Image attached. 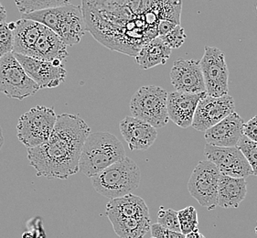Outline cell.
I'll use <instances>...</instances> for the list:
<instances>
[{
  "label": "cell",
  "instance_id": "1",
  "mask_svg": "<svg viewBox=\"0 0 257 238\" xmlns=\"http://www.w3.org/2000/svg\"><path fill=\"white\" fill-rule=\"evenodd\" d=\"M92 133L90 127L77 114L57 115L56 123L46 143L27 149L30 165L37 176L66 180L79 171L82 146Z\"/></svg>",
  "mask_w": 257,
  "mask_h": 238
},
{
  "label": "cell",
  "instance_id": "2",
  "mask_svg": "<svg viewBox=\"0 0 257 238\" xmlns=\"http://www.w3.org/2000/svg\"><path fill=\"white\" fill-rule=\"evenodd\" d=\"M125 157V150L117 137L109 132H92L82 146L79 171L93 178Z\"/></svg>",
  "mask_w": 257,
  "mask_h": 238
},
{
  "label": "cell",
  "instance_id": "3",
  "mask_svg": "<svg viewBox=\"0 0 257 238\" xmlns=\"http://www.w3.org/2000/svg\"><path fill=\"white\" fill-rule=\"evenodd\" d=\"M140 181L139 165L125 157L93 176L92 185L97 193L113 200L131 194L139 188Z\"/></svg>",
  "mask_w": 257,
  "mask_h": 238
},
{
  "label": "cell",
  "instance_id": "4",
  "mask_svg": "<svg viewBox=\"0 0 257 238\" xmlns=\"http://www.w3.org/2000/svg\"><path fill=\"white\" fill-rule=\"evenodd\" d=\"M168 94L169 93L160 86L140 87L130 101L132 116L152 126L156 130L164 128L169 122Z\"/></svg>",
  "mask_w": 257,
  "mask_h": 238
},
{
  "label": "cell",
  "instance_id": "5",
  "mask_svg": "<svg viewBox=\"0 0 257 238\" xmlns=\"http://www.w3.org/2000/svg\"><path fill=\"white\" fill-rule=\"evenodd\" d=\"M53 108L37 105L21 115L17 125V137L27 149L46 143L56 123Z\"/></svg>",
  "mask_w": 257,
  "mask_h": 238
},
{
  "label": "cell",
  "instance_id": "6",
  "mask_svg": "<svg viewBox=\"0 0 257 238\" xmlns=\"http://www.w3.org/2000/svg\"><path fill=\"white\" fill-rule=\"evenodd\" d=\"M40 90L27 74L13 52L0 58V93L9 98L23 100Z\"/></svg>",
  "mask_w": 257,
  "mask_h": 238
},
{
  "label": "cell",
  "instance_id": "7",
  "mask_svg": "<svg viewBox=\"0 0 257 238\" xmlns=\"http://www.w3.org/2000/svg\"><path fill=\"white\" fill-rule=\"evenodd\" d=\"M220 176L216 167L207 160L200 161L192 171L188 190L202 207L208 210L216 208Z\"/></svg>",
  "mask_w": 257,
  "mask_h": 238
},
{
  "label": "cell",
  "instance_id": "8",
  "mask_svg": "<svg viewBox=\"0 0 257 238\" xmlns=\"http://www.w3.org/2000/svg\"><path fill=\"white\" fill-rule=\"evenodd\" d=\"M200 63L206 93L213 97L227 95L229 92V70L224 53L216 47H204V54Z\"/></svg>",
  "mask_w": 257,
  "mask_h": 238
},
{
  "label": "cell",
  "instance_id": "9",
  "mask_svg": "<svg viewBox=\"0 0 257 238\" xmlns=\"http://www.w3.org/2000/svg\"><path fill=\"white\" fill-rule=\"evenodd\" d=\"M204 156L207 161L216 167L221 175L242 179L252 175L251 166L236 147L219 148L206 144Z\"/></svg>",
  "mask_w": 257,
  "mask_h": 238
},
{
  "label": "cell",
  "instance_id": "10",
  "mask_svg": "<svg viewBox=\"0 0 257 238\" xmlns=\"http://www.w3.org/2000/svg\"><path fill=\"white\" fill-rule=\"evenodd\" d=\"M235 110L234 100L231 95L213 97L206 93L199 102L191 127L198 131H204L221 122Z\"/></svg>",
  "mask_w": 257,
  "mask_h": 238
},
{
  "label": "cell",
  "instance_id": "11",
  "mask_svg": "<svg viewBox=\"0 0 257 238\" xmlns=\"http://www.w3.org/2000/svg\"><path fill=\"white\" fill-rule=\"evenodd\" d=\"M170 82L176 92L192 94L206 93L201 63L197 60L179 58L173 62Z\"/></svg>",
  "mask_w": 257,
  "mask_h": 238
},
{
  "label": "cell",
  "instance_id": "12",
  "mask_svg": "<svg viewBox=\"0 0 257 238\" xmlns=\"http://www.w3.org/2000/svg\"><path fill=\"white\" fill-rule=\"evenodd\" d=\"M27 74L40 89L55 88L65 81L67 72L64 66L56 67L52 62L13 53Z\"/></svg>",
  "mask_w": 257,
  "mask_h": 238
},
{
  "label": "cell",
  "instance_id": "13",
  "mask_svg": "<svg viewBox=\"0 0 257 238\" xmlns=\"http://www.w3.org/2000/svg\"><path fill=\"white\" fill-rule=\"evenodd\" d=\"M244 121L235 111L218 124L206 130L204 134L207 144L219 148L236 147L242 138Z\"/></svg>",
  "mask_w": 257,
  "mask_h": 238
},
{
  "label": "cell",
  "instance_id": "14",
  "mask_svg": "<svg viewBox=\"0 0 257 238\" xmlns=\"http://www.w3.org/2000/svg\"><path fill=\"white\" fill-rule=\"evenodd\" d=\"M205 95L206 93L192 94L176 91L169 93L167 100L169 119L180 128H189L192 125L199 102Z\"/></svg>",
  "mask_w": 257,
  "mask_h": 238
},
{
  "label": "cell",
  "instance_id": "15",
  "mask_svg": "<svg viewBox=\"0 0 257 238\" xmlns=\"http://www.w3.org/2000/svg\"><path fill=\"white\" fill-rule=\"evenodd\" d=\"M85 21L80 6H62V13L56 33L66 46H72L81 42L85 34Z\"/></svg>",
  "mask_w": 257,
  "mask_h": 238
},
{
  "label": "cell",
  "instance_id": "16",
  "mask_svg": "<svg viewBox=\"0 0 257 238\" xmlns=\"http://www.w3.org/2000/svg\"><path fill=\"white\" fill-rule=\"evenodd\" d=\"M119 130L130 150H148L158 137L157 130L152 126L129 115L120 121Z\"/></svg>",
  "mask_w": 257,
  "mask_h": 238
},
{
  "label": "cell",
  "instance_id": "17",
  "mask_svg": "<svg viewBox=\"0 0 257 238\" xmlns=\"http://www.w3.org/2000/svg\"><path fill=\"white\" fill-rule=\"evenodd\" d=\"M105 212L110 221L124 218L150 217L146 202L133 193L110 200L106 204Z\"/></svg>",
  "mask_w": 257,
  "mask_h": 238
},
{
  "label": "cell",
  "instance_id": "18",
  "mask_svg": "<svg viewBox=\"0 0 257 238\" xmlns=\"http://www.w3.org/2000/svg\"><path fill=\"white\" fill-rule=\"evenodd\" d=\"M67 56V46L55 32L43 26L31 57L46 62L58 60L63 62Z\"/></svg>",
  "mask_w": 257,
  "mask_h": 238
},
{
  "label": "cell",
  "instance_id": "19",
  "mask_svg": "<svg viewBox=\"0 0 257 238\" xmlns=\"http://www.w3.org/2000/svg\"><path fill=\"white\" fill-rule=\"evenodd\" d=\"M15 29L13 31V53L31 57L43 25L24 19L15 21Z\"/></svg>",
  "mask_w": 257,
  "mask_h": 238
},
{
  "label": "cell",
  "instance_id": "20",
  "mask_svg": "<svg viewBox=\"0 0 257 238\" xmlns=\"http://www.w3.org/2000/svg\"><path fill=\"white\" fill-rule=\"evenodd\" d=\"M247 182L242 178L221 175L220 176L217 196V206L224 209L238 208L245 199Z\"/></svg>",
  "mask_w": 257,
  "mask_h": 238
},
{
  "label": "cell",
  "instance_id": "21",
  "mask_svg": "<svg viewBox=\"0 0 257 238\" xmlns=\"http://www.w3.org/2000/svg\"><path fill=\"white\" fill-rule=\"evenodd\" d=\"M171 49L167 46L160 37L147 42L136 55V62L139 67L148 70L157 65H164L170 59Z\"/></svg>",
  "mask_w": 257,
  "mask_h": 238
},
{
  "label": "cell",
  "instance_id": "22",
  "mask_svg": "<svg viewBox=\"0 0 257 238\" xmlns=\"http://www.w3.org/2000/svg\"><path fill=\"white\" fill-rule=\"evenodd\" d=\"M120 238H144L150 231V217L124 218L110 221Z\"/></svg>",
  "mask_w": 257,
  "mask_h": 238
},
{
  "label": "cell",
  "instance_id": "23",
  "mask_svg": "<svg viewBox=\"0 0 257 238\" xmlns=\"http://www.w3.org/2000/svg\"><path fill=\"white\" fill-rule=\"evenodd\" d=\"M70 3L71 2L65 1V0H33V1L17 0L15 1L16 6L19 11H21L22 13V15H28L38 11L62 7Z\"/></svg>",
  "mask_w": 257,
  "mask_h": 238
},
{
  "label": "cell",
  "instance_id": "24",
  "mask_svg": "<svg viewBox=\"0 0 257 238\" xmlns=\"http://www.w3.org/2000/svg\"><path fill=\"white\" fill-rule=\"evenodd\" d=\"M180 232L184 235L198 231V212L193 206H188L178 212Z\"/></svg>",
  "mask_w": 257,
  "mask_h": 238
},
{
  "label": "cell",
  "instance_id": "25",
  "mask_svg": "<svg viewBox=\"0 0 257 238\" xmlns=\"http://www.w3.org/2000/svg\"><path fill=\"white\" fill-rule=\"evenodd\" d=\"M246 159L247 162L251 166L252 175L257 176V143L242 136L236 146Z\"/></svg>",
  "mask_w": 257,
  "mask_h": 238
},
{
  "label": "cell",
  "instance_id": "26",
  "mask_svg": "<svg viewBox=\"0 0 257 238\" xmlns=\"http://www.w3.org/2000/svg\"><path fill=\"white\" fill-rule=\"evenodd\" d=\"M158 223L170 231L181 233L178 212L172 209L160 208V211L158 212Z\"/></svg>",
  "mask_w": 257,
  "mask_h": 238
},
{
  "label": "cell",
  "instance_id": "27",
  "mask_svg": "<svg viewBox=\"0 0 257 238\" xmlns=\"http://www.w3.org/2000/svg\"><path fill=\"white\" fill-rule=\"evenodd\" d=\"M14 36L8 23L0 24V58L13 52Z\"/></svg>",
  "mask_w": 257,
  "mask_h": 238
},
{
  "label": "cell",
  "instance_id": "28",
  "mask_svg": "<svg viewBox=\"0 0 257 238\" xmlns=\"http://www.w3.org/2000/svg\"><path fill=\"white\" fill-rule=\"evenodd\" d=\"M160 38L162 40V42H164L165 44L171 50L178 49L185 42V31L182 27H180V25H177L168 34Z\"/></svg>",
  "mask_w": 257,
  "mask_h": 238
},
{
  "label": "cell",
  "instance_id": "29",
  "mask_svg": "<svg viewBox=\"0 0 257 238\" xmlns=\"http://www.w3.org/2000/svg\"><path fill=\"white\" fill-rule=\"evenodd\" d=\"M150 232L152 237L155 238H185L183 233L170 231L167 228L161 226L159 223H153L150 226Z\"/></svg>",
  "mask_w": 257,
  "mask_h": 238
},
{
  "label": "cell",
  "instance_id": "30",
  "mask_svg": "<svg viewBox=\"0 0 257 238\" xmlns=\"http://www.w3.org/2000/svg\"><path fill=\"white\" fill-rule=\"evenodd\" d=\"M242 134L247 139L257 143V115L243 124Z\"/></svg>",
  "mask_w": 257,
  "mask_h": 238
},
{
  "label": "cell",
  "instance_id": "31",
  "mask_svg": "<svg viewBox=\"0 0 257 238\" xmlns=\"http://www.w3.org/2000/svg\"><path fill=\"white\" fill-rule=\"evenodd\" d=\"M178 24L173 21H169L167 19L161 20L158 24V35L159 37H163L168 34L170 31H172Z\"/></svg>",
  "mask_w": 257,
  "mask_h": 238
},
{
  "label": "cell",
  "instance_id": "32",
  "mask_svg": "<svg viewBox=\"0 0 257 238\" xmlns=\"http://www.w3.org/2000/svg\"><path fill=\"white\" fill-rule=\"evenodd\" d=\"M7 21V11L3 5L0 3V24L6 23Z\"/></svg>",
  "mask_w": 257,
  "mask_h": 238
},
{
  "label": "cell",
  "instance_id": "33",
  "mask_svg": "<svg viewBox=\"0 0 257 238\" xmlns=\"http://www.w3.org/2000/svg\"><path fill=\"white\" fill-rule=\"evenodd\" d=\"M185 238H206L205 235H203L202 233L198 231L195 232H192V233H189V234H186Z\"/></svg>",
  "mask_w": 257,
  "mask_h": 238
},
{
  "label": "cell",
  "instance_id": "34",
  "mask_svg": "<svg viewBox=\"0 0 257 238\" xmlns=\"http://www.w3.org/2000/svg\"><path fill=\"white\" fill-rule=\"evenodd\" d=\"M4 142H5V139H4V136H3V130H2V128L0 127V150L2 149Z\"/></svg>",
  "mask_w": 257,
  "mask_h": 238
},
{
  "label": "cell",
  "instance_id": "35",
  "mask_svg": "<svg viewBox=\"0 0 257 238\" xmlns=\"http://www.w3.org/2000/svg\"><path fill=\"white\" fill-rule=\"evenodd\" d=\"M254 233H255V234L257 235V223H256V226H255V228H254Z\"/></svg>",
  "mask_w": 257,
  "mask_h": 238
},
{
  "label": "cell",
  "instance_id": "36",
  "mask_svg": "<svg viewBox=\"0 0 257 238\" xmlns=\"http://www.w3.org/2000/svg\"><path fill=\"white\" fill-rule=\"evenodd\" d=\"M256 11H257V4H256Z\"/></svg>",
  "mask_w": 257,
  "mask_h": 238
},
{
  "label": "cell",
  "instance_id": "37",
  "mask_svg": "<svg viewBox=\"0 0 257 238\" xmlns=\"http://www.w3.org/2000/svg\"><path fill=\"white\" fill-rule=\"evenodd\" d=\"M150 238H155V237H150Z\"/></svg>",
  "mask_w": 257,
  "mask_h": 238
}]
</instances>
